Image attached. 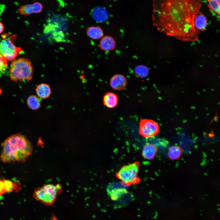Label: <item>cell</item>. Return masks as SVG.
Segmentation results:
<instances>
[{
    "mask_svg": "<svg viewBox=\"0 0 220 220\" xmlns=\"http://www.w3.org/2000/svg\"><path fill=\"white\" fill-rule=\"evenodd\" d=\"M201 6L200 0H153V24L167 35L195 42L199 31L194 25Z\"/></svg>",
    "mask_w": 220,
    "mask_h": 220,
    "instance_id": "cell-1",
    "label": "cell"
},
{
    "mask_svg": "<svg viewBox=\"0 0 220 220\" xmlns=\"http://www.w3.org/2000/svg\"><path fill=\"white\" fill-rule=\"evenodd\" d=\"M2 146L0 158L5 163L24 161L31 154L33 150L31 142L20 133L8 138Z\"/></svg>",
    "mask_w": 220,
    "mask_h": 220,
    "instance_id": "cell-2",
    "label": "cell"
},
{
    "mask_svg": "<svg viewBox=\"0 0 220 220\" xmlns=\"http://www.w3.org/2000/svg\"><path fill=\"white\" fill-rule=\"evenodd\" d=\"M33 66L31 61L24 58H20L12 61L9 70V76L13 81H29L32 78Z\"/></svg>",
    "mask_w": 220,
    "mask_h": 220,
    "instance_id": "cell-3",
    "label": "cell"
},
{
    "mask_svg": "<svg viewBox=\"0 0 220 220\" xmlns=\"http://www.w3.org/2000/svg\"><path fill=\"white\" fill-rule=\"evenodd\" d=\"M62 187L60 184H47L37 188L33 196L37 200L47 205H51L55 201L57 196L61 192Z\"/></svg>",
    "mask_w": 220,
    "mask_h": 220,
    "instance_id": "cell-4",
    "label": "cell"
},
{
    "mask_svg": "<svg viewBox=\"0 0 220 220\" xmlns=\"http://www.w3.org/2000/svg\"><path fill=\"white\" fill-rule=\"evenodd\" d=\"M139 167V163L138 162L125 165L117 172L116 176L127 185L137 183L139 181L138 176Z\"/></svg>",
    "mask_w": 220,
    "mask_h": 220,
    "instance_id": "cell-5",
    "label": "cell"
},
{
    "mask_svg": "<svg viewBox=\"0 0 220 220\" xmlns=\"http://www.w3.org/2000/svg\"><path fill=\"white\" fill-rule=\"evenodd\" d=\"M15 35L3 37L0 42V54L7 61H13L23 51L14 44Z\"/></svg>",
    "mask_w": 220,
    "mask_h": 220,
    "instance_id": "cell-6",
    "label": "cell"
},
{
    "mask_svg": "<svg viewBox=\"0 0 220 220\" xmlns=\"http://www.w3.org/2000/svg\"><path fill=\"white\" fill-rule=\"evenodd\" d=\"M139 133L142 137L151 138L157 135L159 131V124L155 121L148 119H141L139 124Z\"/></svg>",
    "mask_w": 220,
    "mask_h": 220,
    "instance_id": "cell-7",
    "label": "cell"
},
{
    "mask_svg": "<svg viewBox=\"0 0 220 220\" xmlns=\"http://www.w3.org/2000/svg\"><path fill=\"white\" fill-rule=\"evenodd\" d=\"M43 9L42 4L36 2L32 4L21 6L18 9L20 14L23 15H28L33 13L42 12Z\"/></svg>",
    "mask_w": 220,
    "mask_h": 220,
    "instance_id": "cell-8",
    "label": "cell"
},
{
    "mask_svg": "<svg viewBox=\"0 0 220 220\" xmlns=\"http://www.w3.org/2000/svg\"><path fill=\"white\" fill-rule=\"evenodd\" d=\"M112 183L107 186V191L108 195L113 200H116L122 195L127 193L128 192L126 188L121 186H116V184Z\"/></svg>",
    "mask_w": 220,
    "mask_h": 220,
    "instance_id": "cell-9",
    "label": "cell"
},
{
    "mask_svg": "<svg viewBox=\"0 0 220 220\" xmlns=\"http://www.w3.org/2000/svg\"><path fill=\"white\" fill-rule=\"evenodd\" d=\"M127 83V79L124 76L121 74L114 75L110 80V85L115 90L123 89L126 86Z\"/></svg>",
    "mask_w": 220,
    "mask_h": 220,
    "instance_id": "cell-10",
    "label": "cell"
},
{
    "mask_svg": "<svg viewBox=\"0 0 220 220\" xmlns=\"http://www.w3.org/2000/svg\"><path fill=\"white\" fill-rule=\"evenodd\" d=\"M92 16L94 19L97 22L105 21L108 18V13L103 7L97 6L94 8L92 12Z\"/></svg>",
    "mask_w": 220,
    "mask_h": 220,
    "instance_id": "cell-11",
    "label": "cell"
},
{
    "mask_svg": "<svg viewBox=\"0 0 220 220\" xmlns=\"http://www.w3.org/2000/svg\"><path fill=\"white\" fill-rule=\"evenodd\" d=\"M118 101V96L114 93L108 92L103 97V104L108 108H113L115 107L117 105Z\"/></svg>",
    "mask_w": 220,
    "mask_h": 220,
    "instance_id": "cell-12",
    "label": "cell"
},
{
    "mask_svg": "<svg viewBox=\"0 0 220 220\" xmlns=\"http://www.w3.org/2000/svg\"><path fill=\"white\" fill-rule=\"evenodd\" d=\"M194 25L195 28L199 31H204L207 28V21L206 17L200 11L195 17Z\"/></svg>",
    "mask_w": 220,
    "mask_h": 220,
    "instance_id": "cell-13",
    "label": "cell"
},
{
    "mask_svg": "<svg viewBox=\"0 0 220 220\" xmlns=\"http://www.w3.org/2000/svg\"><path fill=\"white\" fill-rule=\"evenodd\" d=\"M115 42L112 37L106 36L103 37L101 40L99 47L100 49L106 51L113 50L115 47Z\"/></svg>",
    "mask_w": 220,
    "mask_h": 220,
    "instance_id": "cell-14",
    "label": "cell"
},
{
    "mask_svg": "<svg viewBox=\"0 0 220 220\" xmlns=\"http://www.w3.org/2000/svg\"><path fill=\"white\" fill-rule=\"evenodd\" d=\"M158 150L157 147L154 144H147L144 147L142 152L145 159L151 160L155 156Z\"/></svg>",
    "mask_w": 220,
    "mask_h": 220,
    "instance_id": "cell-15",
    "label": "cell"
},
{
    "mask_svg": "<svg viewBox=\"0 0 220 220\" xmlns=\"http://www.w3.org/2000/svg\"><path fill=\"white\" fill-rule=\"evenodd\" d=\"M36 92L40 98L45 99L48 98L51 94V90L50 86L46 83L40 84L36 87Z\"/></svg>",
    "mask_w": 220,
    "mask_h": 220,
    "instance_id": "cell-16",
    "label": "cell"
},
{
    "mask_svg": "<svg viewBox=\"0 0 220 220\" xmlns=\"http://www.w3.org/2000/svg\"><path fill=\"white\" fill-rule=\"evenodd\" d=\"M86 34L90 38L93 39H98L102 38L104 35L102 29L98 26H91L88 28Z\"/></svg>",
    "mask_w": 220,
    "mask_h": 220,
    "instance_id": "cell-17",
    "label": "cell"
},
{
    "mask_svg": "<svg viewBox=\"0 0 220 220\" xmlns=\"http://www.w3.org/2000/svg\"><path fill=\"white\" fill-rule=\"evenodd\" d=\"M27 104L29 107L33 110H36L41 106V101L39 98L35 95H31L28 98Z\"/></svg>",
    "mask_w": 220,
    "mask_h": 220,
    "instance_id": "cell-18",
    "label": "cell"
},
{
    "mask_svg": "<svg viewBox=\"0 0 220 220\" xmlns=\"http://www.w3.org/2000/svg\"><path fill=\"white\" fill-rule=\"evenodd\" d=\"M182 154L181 148L178 146L174 145L171 147L168 151V155L172 160H175L179 158Z\"/></svg>",
    "mask_w": 220,
    "mask_h": 220,
    "instance_id": "cell-19",
    "label": "cell"
},
{
    "mask_svg": "<svg viewBox=\"0 0 220 220\" xmlns=\"http://www.w3.org/2000/svg\"><path fill=\"white\" fill-rule=\"evenodd\" d=\"M135 75L138 77L144 78L147 77L149 74L148 68L144 65H140L136 66L134 69Z\"/></svg>",
    "mask_w": 220,
    "mask_h": 220,
    "instance_id": "cell-20",
    "label": "cell"
},
{
    "mask_svg": "<svg viewBox=\"0 0 220 220\" xmlns=\"http://www.w3.org/2000/svg\"><path fill=\"white\" fill-rule=\"evenodd\" d=\"M220 0H212L208 2V6L210 11L220 16Z\"/></svg>",
    "mask_w": 220,
    "mask_h": 220,
    "instance_id": "cell-21",
    "label": "cell"
},
{
    "mask_svg": "<svg viewBox=\"0 0 220 220\" xmlns=\"http://www.w3.org/2000/svg\"><path fill=\"white\" fill-rule=\"evenodd\" d=\"M7 67V60L0 54V74L4 72Z\"/></svg>",
    "mask_w": 220,
    "mask_h": 220,
    "instance_id": "cell-22",
    "label": "cell"
},
{
    "mask_svg": "<svg viewBox=\"0 0 220 220\" xmlns=\"http://www.w3.org/2000/svg\"><path fill=\"white\" fill-rule=\"evenodd\" d=\"M8 191L6 186L5 180H0V196Z\"/></svg>",
    "mask_w": 220,
    "mask_h": 220,
    "instance_id": "cell-23",
    "label": "cell"
},
{
    "mask_svg": "<svg viewBox=\"0 0 220 220\" xmlns=\"http://www.w3.org/2000/svg\"><path fill=\"white\" fill-rule=\"evenodd\" d=\"M4 29V26L3 24L0 21V34L3 31Z\"/></svg>",
    "mask_w": 220,
    "mask_h": 220,
    "instance_id": "cell-24",
    "label": "cell"
},
{
    "mask_svg": "<svg viewBox=\"0 0 220 220\" xmlns=\"http://www.w3.org/2000/svg\"><path fill=\"white\" fill-rule=\"evenodd\" d=\"M208 2L212 0H207Z\"/></svg>",
    "mask_w": 220,
    "mask_h": 220,
    "instance_id": "cell-25",
    "label": "cell"
}]
</instances>
